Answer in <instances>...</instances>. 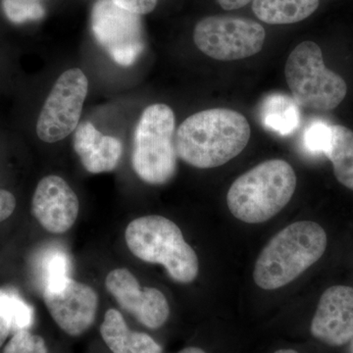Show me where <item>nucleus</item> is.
<instances>
[{"mask_svg":"<svg viewBox=\"0 0 353 353\" xmlns=\"http://www.w3.org/2000/svg\"><path fill=\"white\" fill-rule=\"evenodd\" d=\"M43 301L59 328L72 336H81L92 326L99 308L97 292L72 278L43 289Z\"/></svg>","mask_w":353,"mask_h":353,"instance_id":"nucleus-10","label":"nucleus"},{"mask_svg":"<svg viewBox=\"0 0 353 353\" xmlns=\"http://www.w3.org/2000/svg\"><path fill=\"white\" fill-rule=\"evenodd\" d=\"M350 353H353V339L350 341Z\"/></svg>","mask_w":353,"mask_h":353,"instance_id":"nucleus-29","label":"nucleus"},{"mask_svg":"<svg viewBox=\"0 0 353 353\" xmlns=\"http://www.w3.org/2000/svg\"><path fill=\"white\" fill-rule=\"evenodd\" d=\"M104 343L113 353H163V350L148 334L131 331L116 309H108L101 326Z\"/></svg>","mask_w":353,"mask_h":353,"instance_id":"nucleus-15","label":"nucleus"},{"mask_svg":"<svg viewBox=\"0 0 353 353\" xmlns=\"http://www.w3.org/2000/svg\"><path fill=\"white\" fill-rule=\"evenodd\" d=\"M327 248V234L313 221H299L279 232L255 263L253 279L261 289H280L316 263Z\"/></svg>","mask_w":353,"mask_h":353,"instance_id":"nucleus-2","label":"nucleus"},{"mask_svg":"<svg viewBox=\"0 0 353 353\" xmlns=\"http://www.w3.org/2000/svg\"><path fill=\"white\" fill-rule=\"evenodd\" d=\"M43 289L61 284L71 274V260L66 252L53 248L43 253L41 260Z\"/></svg>","mask_w":353,"mask_h":353,"instance_id":"nucleus-20","label":"nucleus"},{"mask_svg":"<svg viewBox=\"0 0 353 353\" xmlns=\"http://www.w3.org/2000/svg\"><path fill=\"white\" fill-rule=\"evenodd\" d=\"M73 148L83 168L92 174L115 170L123 154V145L119 139L102 134L88 121L77 127Z\"/></svg>","mask_w":353,"mask_h":353,"instance_id":"nucleus-14","label":"nucleus"},{"mask_svg":"<svg viewBox=\"0 0 353 353\" xmlns=\"http://www.w3.org/2000/svg\"><path fill=\"white\" fill-rule=\"evenodd\" d=\"M3 353H48V347L41 336L26 330L13 334Z\"/></svg>","mask_w":353,"mask_h":353,"instance_id":"nucleus-22","label":"nucleus"},{"mask_svg":"<svg viewBox=\"0 0 353 353\" xmlns=\"http://www.w3.org/2000/svg\"><path fill=\"white\" fill-rule=\"evenodd\" d=\"M4 12L16 24L39 20L44 16V9L39 0H2Z\"/></svg>","mask_w":353,"mask_h":353,"instance_id":"nucleus-21","label":"nucleus"},{"mask_svg":"<svg viewBox=\"0 0 353 353\" xmlns=\"http://www.w3.org/2000/svg\"><path fill=\"white\" fill-rule=\"evenodd\" d=\"M112 1L120 8L141 16L152 12L157 6L158 0H112Z\"/></svg>","mask_w":353,"mask_h":353,"instance_id":"nucleus-24","label":"nucleus"},{"mask_svg":"<svg viewBox=\"0 0 353 353\" xmlns=\"http://www.w3.org/2000/svg\"><path fill=\"white\" fill-rule=\"evenodd\" d=\"M319 3L320 0H253L252 10L267 24H294L312 15Z\"/></svg>","mask_w":353,"mask_h":353,"instance_id":"nucleus-16","label":"nucleus"},{"mask_svg":"<svg viewBox=\"0 0 353 353\" xmlns=\"http://www.w3.org/2000/svg\"><path fill=\"white\" fill-rule=\"evenodd\" d=\"M285 76L292 99L303 108L333 110L347 95L345 80L325 66L321 48L313 41H303L292 51Z\"/></svg>","mask_w":353,"mask_h":353,"instance_id":"nucleus-6","label":"nucleus"},{"mask_svg":"<svg viewBox=\"0 0 353 353\" xmlns=\"http://www.w3.org/2000/svg\"><path fill=\"white\" fill-rule=\"evenodd\" d=\"M317 340L341 347L353 339V288L334 285L325 290L310 328Z\"/></svg>","mask_w":353,"mask_h":353,"instance_id":"nucleus-13","label":"nucleus"},{"mask_svg":"<svg viewBox=\"0 0 353 353\" xmlns=\"http://www.w3.org/2000/svg\"><path fill=\"white\" fill-rule=\"evenodd\" d=\"M250 134L243 114L226 108L201 111L176 130V155L196 168H215L238 157L248 145Z\"/></svg>","mask_w":353,"mask_h":353,"instance_id":"nucleus-1","label":"nucleus"},{"mask_svg":"<svg viewBox=\"0 0 353 353\" xmlns=\"http://www.w3.org/2000/svg\"><path fill=\"white\" fill-rule=\"evenodd\" d=\"M80 202L76 192L61 176L41 179L32 199V213L51 234L68 232L78 219Z\"/></svg>","mask_w":353,"mask_h":353,"instance_id":"nucleus-12","label":"nucleus"},{"mask_svg":"<svg viewBox=\"0 0 353 353\" xmlns=\"http://www.w3.org/2000/svg\"><path fill=\"white\" fill-rule=\"evenodd\" d=\"M92 31L97 43L120 66H132L145 50L141 16L120 8L112 0H99L94 4Z\"/></svg>","mask_w":353,"mask_h":353,"instance_id":"nucleus-9","label":"nucleus"},{"mask_svg":"<svg viewBox=\"0 0 353 353\" xmlns=\"http://www.w3.org/2000/svg\"><path fill=\"white\" fill-rule=\"evenodd\" d=\"M130 252L148 263L160 264L171 279L190 284L199 275V257L173 221L159 215L132 220L125 231Z\"/></svg>","mask_w":353,"mask_h":353,"instance_id":"nucleus-4","label":"nucleus"},{"mask_svg":"<svg viewBox=\"0 0 353 353\" xmlns=\"http://www.w3.org/2000/svg\"><path fill=\"white\" fill-rule=\"evenodd\" d=\"M106 289L118 304L148 328H161L170 315L166 296L155 288H143L126 268L109 272Z\"/></svg>","mask_w":353,"mask_h":353,"instance_id":"nucleus-11","label":"nucleus"},{"mask_svg":"<svg viewBox=\"0 0 353 353\" xmlns=\"http://www.w3.org/2000/svg\"><path fill=\"white\" fill-rule=\"evenodd\" d=\"M178 353H206L204 350H202L201 348L190 347L183 348V350H181Z\"/></svg>","mask_w":353,"mask_h":353,"instance_id":"nucleus-27","label":"nucleus"},{"mask_svg":"<svg viewBox=\"0 0 353 353\" xmlns=\"http://www.w3.org/2000/svg\"><path fill=\"white\" fill-rule=\"evenodd\" d=\"M296 188L292 165L282 159L267 160L234 181L228 192V208L236 219L259 224L277 215Z\"/></svg>","mask_w":353,"mask_h":353,"instance_id":"nucleus-3","label":"nucleus"},{"mask_svg":"<svg viewBox=\"0 0 353 353\" xmlns=\"http://www.w3.org/2000/svg\"><path fill=\"white\" fill-rule=\"evenodd\" d=\"M331 128V145L325 155L333 164L339 183L353 190V132L341 125Z\"/></svg>","mask_w":353,"mask_h":353,"instance_id":"nucleus-19","label":"nucleus"},{"mask_svg":"<svg viewBox=\"0 0 353 353\" xmlns=\"http://www.w3.org/2000/svg\"><path fill=\"white\" fill-rule=\"evenodd\" d=\"M217 1L224 10L231 11L245 7L253 0H217Z\"/></svg>","mask_w":353,"mask_h":353,"instance_id":"nucleus-26","label":"nucleus"},{"mask_svg":"<svg viewBox=\"0 0 353 353\" xmlns=\"http://www.w3.org/2000/svg\"><path fill=\"white\" fill-rule=\"evenodd\" d=\"M16 208V199L10 192L0 189V222L13 214Z\"/></svg>","mask_w":353,"mask_h":353,"instance_id":"nucleus-25","label":"nucleus"},{"mask_svg":"<svg viewBox=\"0 0 353 353\" xmlns=\"http://www.w3.org/2000/svg\"><path fill=\"white\" fill-rule=\"evenodd\" d=\"M274 353H299L294 350H280Z\"/></svg>","mask_w":353,"mask_h":353,"instance_id":"nucleus-28","label":"nucleus"},{"mask_svg":"<svg viewBox=\"0 0 353 353\" xmlns=\"http://www.w3.org/2000/svg\"><path fill=\"white\" fill-rule=\"evenodd\" d=\"M266 38L264 28L255 21L233 16H209L194 31L196 48L220 61L245 59L259 53Z\"/></svg>","mask_w":353,"mask_h":353,"instance_id":"nucleus-7","label":"nucleus"},{"mask_svg":"<svg viewBox=\"0 0 353 353\" xmlns=\"http://www.w3.org/2000/svg\"><path fill=\"white\" fill-rule=\"evenodd\" d=\"M331 141L332 128L325 123H313L304 132V145L309 152L326 154Z\"/></svg>","mask_w":353,"mask_h":353,"instance_id":"nucleus-23","label":"nucleus"},{"mask_svg":"<svg viewBox=\"0 0 353 353\" xmlns=\"http://www.w3.org/2000/svg\"><path fill=\"white\" fill-rule=\"evenodd\" d=\"M299 104L294 99L282 94H271L265 99L261 108L264 126L272 132L288 136L296 131L301 121Z\"/></svg>","mask_w":353,"mask_h":353,"instance_id":"nucleus-18","label":"nucleus"},{"mask_svg":"<svg viewBox=\"0 0 353 353\" xmlns=\"http://www.w3.org/2000/svg\"><path fill=\"white\" fill-rule=\"evenodd\" d=\"M176 118L170 106L155 103L143 110L132 139V167L141 181L165 185L176 171Z\"/></svg>","mask_w":353,"mask_h":353,"instance_id":"nucleus-5","label":"nucleus"},{"mask_svg":"<svg viewBox=\"0 0 353 353\" xmlns=\"http://www.w3.org/2000/svg\"><path fill=\"white\" fill-rule=\"evenodd\" d=\"M34 319V309L18 292L0 288V347L9 334L31 328Z\"/></svg>","mask_w":353,"mask_h":353,"instance_id":"nucleus-17","label":"nucleus"},{"mask_svg":"<svg viewBox=\"0 0 353 353\" xmlns=\"http://www.w3.org/2000/svg\"><path fill=\"white\" fill-rule=\"evenodd\" d=\"M88 80L82 70H67L57 79L37 122V134L48 143L63 141L80 124Z\"/></svg>","mask_w":353,"mask_h":353,"instance_id":"nucleus-8","label":"nucleus"}]
</instances>
